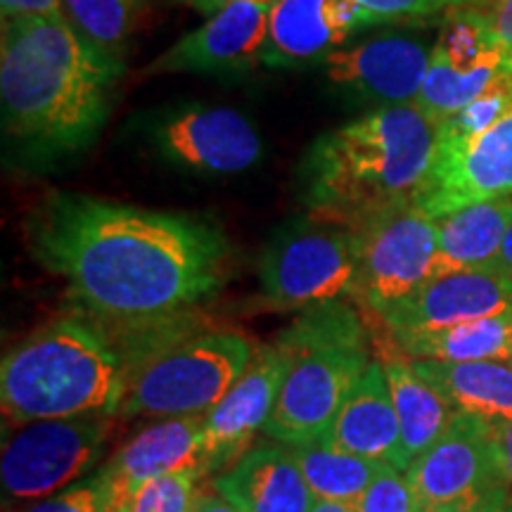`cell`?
I'll use <instances>...</instances> for the list:
<instances>
[{"instance_id":"1","label":"cell","mask_w":512,"mask_h":512,"mask_svg":"<svg viewBox=\"0 0 512 512\" xmlns=\"http://www.w3.org/2000/svg\"><path fill=\"white\" fill-rule=\"evenodd\" d=\"M27 245L98 325L171 323L226 283L228 240L202 216L55 192L31 211Z\"/></svg>"},{"instance_id":"2","label":"cell","mask_w":512,"mask_h":512,"mask_svg":"<svg viewBox=\"0 0 512 512\" xmlns=\"http://www.w3.org/2000/svg\"><path fill=\"white\" fill-rule=\"evenodd\" d=\"M124 67L102 60L64 19H3V131L29 162L53 164L88 150L110 119Z\"/></svg>"},{"instance_id":"3","label":"cell","mask_w":512,"mask_h":512,"mask_svg":"<svg viewBox=\"0 0 512 512\" xmlns=\"http://www.w3.org/2000/svg\"><path fill=\"white\" fill-rule=\"evenodd\" d=\"M437 131L415 105H396L320 136L302 164L309 211L356 230L413 207L437 157Z\"/></svg>"},{"instance_id":"4","label":"cell","mask_w":512,"mask_h":512,"mask_svg":"<svg viewBox=\"0 0 512 512\" xmlns=\"http://www.w3.org/2000/svg\"><path fill=\"white\" fill-rule=\"evenodd\" d=\"M128 363L98 323L60 318L15 344L0 363L5 425L117 415Z\"/></svg>"},{"instance_id":"5","label":"cell","mask_w":512,"mask_h":512,"mask_svg":"<svg viewBox=\"0 0 512 512\" xmlns=\"http://www.w3.org/2000/svg\"><path fill=\"white\" fill-rule=\"evenodd\" d=\"M275 347L287 356V370L264 434L285 446L316 444L375 358L366 316L347 299L311 306L280 332Z\"/></svg>"},{"instance_id":"6","label":"cell","mask_w":512,"mask_h":512,"mask_svg":"<svg viewBox=\"0 0 512 512\" xmlns=\"http://www.w3.org/2000/svg\"><path fill=\"white\" fill-rule=\"evenodd\" d=\"M254 349L233 330L178 332L128 373L126 418H202L240 380Z\"/></svg>"},{"instance_id":"7","label":"cell","mask_w":512,"mask_h":512,"mask_svg":"<svg viewBox=\"0 0 512 512\" xmlns=\"http://www.w3.org/2000/svg\"><path fill=\"white\" fill-rule=\"evenodd\" d=\"M356 268V230L306 211L275 230L261 254V302L273 311H306L349 299Z\"/></svg>"},{"instance_id":"8","label":"cell","mask_w":512,"mask_h":512,"mask_svg":"<svg viewBox=\"0 0 512 512\" xmlns=\"http://www.w3.org/2000/svg\"><path fill=\"white\" fill-rule=\"evenodd\" d=\"M112 427L114 415L3 427L0 484L5 498L41 501L76 484L98 465Z\"/></svg>"},{"instance_id":"9","label":"cell","mask_w":512,"mask_h":512,"mask_svg":"<svg viewBox=\"0 0 512 512\" xmlns=\"http://www.w3.org/2000/svg\"><path fill=\"white\" fill-rule=\"evenodd\" d=\"M358 268L351 302L382 316L439 273L437 219L418 207L392 209L356 228Z\"/></svg>"},{"instance_id":"10","label":"cell","mask_w":512,"mask_h":512,"mask_svg":"<svg viewBox=\"0 0 512 512\" xmlns=\"http://www.w3.org/2000/svg\"><path fill=\"white\" fill-rule=\"evenodd\" d=\"M162 162L197 176H233L252 169L264 140L245 114L221 105H181L145 128Z\"/></svg>"},{"instance_id":"11","label":"cell","mask_w":512,"mask_h":512,"mask_svg":"<svg viewBox=\"0 0 512 512\" xmlns=\"http://www.w3.org/2000/svg\"><path fill=\"white\" fill-rule=\"evenodd\" d=\"M403 475L411 484L418 510L508 484L498 451L496 422L458 413L446 432L415 458Z\"/></svg>"},{"instance_id":"12","label":"cell","mask_w":512,"mask_h":512,"mask_svg":"<svg viewBox=\"0 0 512 512\" xmlns=\"http://www.w3.org/2000/svg\"><path fill=\"white\" fill-rule=\"evenodd\" d=\"M498 197H512V107L479 138L437 152L413 207L441 219L467 204Z\"/></svg>"},{"instance_id":"13","label":"cell","mask_w":512,"mask_h":512,"mask_svg":"<svg viewBox=\"0 0 512 512\" xmlns=\"http://www.w3.org/2000/svg\"><path fill=\"white\" fill-rule=\"evenodd\" d=\"M432 46L408 34H382L325 57L323 74L339 91L377 107L415 105Z\"/></svg>"},{"instance_id":"14","label":"cell","mask_w":512,"mask_h":512,"mask_svg":"<svg viewBox=\"0 0 512 512\" xmlns=\"http://www.w3.org/2000/svg\"><path fill=\"white\" fill-rule=\"evenodd\" d=\"M512 309V275L501 266L434 275L418 292L375 320L392 335L432 332Z\"/></svg>"},{"instance_id":"15","label":"cell","mask_w":512,"mask_h":512,"mask_svg":"<svg viewBox=\"0 0 512 512\" xmlns=\"http://www.w3.org/2000/svg\"><path fill=\"white\" fill-rule=\"evenodd\" d=\"M271 8L230 0L202 27L178 38L147 67V74H240L264 64Z\"/></svg>"},{"instance_id":"16","label":"cell","mask_w":512,"mask_h":512,"mask_svg":"<svg viewBox=\"0 0 512 512\" xmlns=\"http://www.w3.org/2000/svg\"><path fill=\"white\" fill-rule=\"evenodd\" d=\"M285 370L287 356L275 344L254 349L240 380L209 413L202 415L209 475L228 470L252 448L256 432L264 430L271 418Z\"/></svg>"},{"instance_id":"17","label":"cell","mask_w":512,"mask_h":512,"mask_svg":"<svg viewBox=\"0 0 512 512\" xmlns=\"http://www.w3.org/2000/svg\"><path fill=\"white\" fill-rule=\"evenodd\" d=\"M373 19L354 0H278L268 15L264 64L273 69H302L323 64L347 46L356 29Z\"/></svg>"},{"instance_id":"18","label":"cell","mask_w":512,"mask_h":512,"mask_svg":"<svg viewBox=\"0 0 512 512\" xmlns=\"http://www.w3.org/2000/svg\"><path fill=\"white\" fill-rule=\"evenodd\" d=\"M117 494L131 496L147 479L171 472L209 475L202 418H164L133 434L105 463Z\"/></svg>"},{"instance_id":"19","label":"cell","mask_w":512,"mask_h":512,"mask_svg":"<svg viewBox=\"0 0 512 512\" xmlns=\"http://www.w3.org/2000/svg\"><path fill=\"white\" fill-rule=\"evenodd\" d=\"M214 491L238 512H309L313 498L285 444L249 448L214 479Z\"/></svg>"},{"instance_id":"20","label":"cell","mask_w":512,"mask_h":512,"mask_svg":"<svg viewBox=\"0 0 512 512\" xmlns=\"http://www.w3.org/2000/svg\"><path fill=\"white\" fill-rule=\"evenodd\" d=\"M320 441H328L354 456L392 463L401 470L399 418L380 358L375 356L368 363L339 408L330 432Z\"/></svg>"},{"instance_id":"21","label":"cell","mask_w":512,"mask_h":512,"mask_svg":"<svg viewBox=\"0 0 512 512\" xmlns=\"http://www.w3.org/2000/svg\"><path fill=\"white\" fill-rule=\"evenodd\" d=\"M377 358L387 373L389 389L401 430V470L406 472L415 458L437 441L458 411L422 377L396 344L384 335Z\"/></svg>"},{"instance_id":"22","label":"cell","mask_w":512,"mask_h":512,"mask_svg":"<svg viewBox=\"0 0 512 512\" xmlns=\"http://www.w3.org/2000/svg\"><path fill=\"white\" fill-rule=\"evenodd\" d=\"M418 373L458 413L489 422L512 420V361H415Z\"/></svg>"},{"instance_id":"23","label":"cell","mask_w":512,"mask_h":512,"mask_svg":"<svg viewBox=\"0 0 512 512\" xmlns=\"http://www.w3.org/2000/svg\"><path fill=\"white\" fill-rule=\"evenodd\" d=\"M510 223L512 197L467 204L441 216L437 219L439 273L496 266Z\"/></svg>"},{"instance_id":"24","label":"cell","mask_w":512,"mask_h":512,"mask_svg":"<svg viewBox=\"0 0 512 512\" xmlns=\"http://www.w3.org/2000/svg\"><path fill=\"white\" fill-rule=\"evenodd\" d=\"M384 335L415 361H512V309L444 330Z\"/></svg>"},{"instance_id":"25","label":"cell","mask_w":512,"mask_h":512,"mask_svg":"<svg viewBox=\"0 0 512 512\" xmlns=\"http://www.w3.org/2000/svg\"><path fill=\"white\" fill-rule=\"evenodd\" d=\"M297 460L299 470L309 484L316 501H337V503H358L373 479L380 475L384 465L380 460H370L342 448L316 441L306 446H287Z\"/></svg>"},{"instance_id":"26","label":"cell","mask_w":512,"mask_h":512,"mask_svg":"<svg viewBox=\"0 0 512 512\" xmlns=\"http://www.w3.org/2000/svg\"><path fill=\"white\" fill-rule=\"evenodd\" d=\"M69 29L102 60L124 67L138 0H60Z\"/></svg>"},{"instance_id":"27","label":"cell","mask_w":512,"mask_h":512,"mask_svg":"<svg viewBox=\"0 0 512 512\" xmlns=\"http://www.w3.org/2000/svg\"><path fill=\"white\" fill-rule=\"evenodd\" d=\"M512 107V74L503 76L491 83L486 91L463 107V110L441 121L437 126V152L453 150V147L467 145L470 140L482 136L496 124Z\"/></svg>"},{"instance_id":"28","label":"cell","mask_w":512,"mask_h":512,"mask_svg":"<svg viewBox=\"0 0 512 512\" xmlns=\"http://www.w3.org/2000/svg\"><path fill=\"white\" fill-rule=\"evenodd\" d=\"M197 472H171L147 479L128 496L131 512H192L197 501Z\"/></svg>"},{"instance_id":"29","label":"cell","mask_w":512,"mask_h":512,"mask_svg":"<svg viewBox=\"0 0 512 512\" xmlns=\"http://www.w3.org/2000/svg\"><path fill=\"white\" fill-rule=\"evenodd\" d=\"M114 501V484L105 467L83 477L79 482L36 501L27 512H110Z\"/></svg>"},{"instance_id":"30","label":"cell","mask_w":512,"mask_h":512,"mask_svg":"<svg viewBox=\"0 0 512 512\" xmlns=\"http://www.w3.org/2000/svg\"><path fill=\"white\" fill-rule=\"evenodd\" d=\"M358 512H418L411 484L399 467L384 465L366 494L356 503Z\"/></svg>"},{"instance_id":"31","label":"cell","mask_w":512,"mask_h":512,"mask_svg":"<svg viewBox=\"0 0 512 512\" xmlns=\"http://www.w3.org/2000/svg\"><path fill=\"white\" fill-rule=\"evenodd\" d=\"M368 12L373 24L396 22V19H420L448 12L460 5H475L479 0H354Z\"/></svg>"},{"instance_id":"32","label":"cell","mask_w":512,"mask_h":512,"mask_svg":"<svg viewBox=\"0 0 512 512\" xmlns=\"http://www.w3.org/2000/svg\"><path fill=\"white\" fill-rule=\"evenodd\" d=\"M472 8L484 19L505 72L512 74V0H479Z\"/></svg>"},{"instance_id":"33","label":"cell","mask_w":512,"mask_h":512,"mask_svg":"<svg viewBox=\"0 0 512 512\" xmlns=\"http://www.w3.org/2000/svg\"><path fill=\"white\" fill-rule=\"evenodd\" d=\"M510 501V486L501 484L494 489L479 491V494L456 498V501H446L430 505V508H420L418 512H505V505Z\"/></svg>"},{"instance_id":"34","label":"cell","mask_w":512,"mask_h":512,"mask_svg":"<svg viewBox=\"0 0 512 512\" xmlns=\"http://www.w3.org/2000/svg\"><path fill=\"white\" fill-rule=\"evenodd\" d=\"M0 10H3V19H17V17L64 19L60 0H0Z\"/></svg>"},{"instance_id":"35","label":"cell","mask_w":512,"mask_h":512,"mask_svg":"<svg viewBox=\"0 0 512 512\" xmlns=\"http://www.w3.org/2000/svg\"><path fill=\"white\" fill-rule=\"evenodd\" d=\"M496 439H498V451H501L505 482H508L512 489V420L496 422Z\"/></svg>"},{"instance_id":"36","label":"cell","mask_w":512,"mask_h":512,"mask_svg":"<svg viewBox=\"0 0 512 512\" xmlns=\"http://www.w3.org/2000/svg\"><path fill=\"white\" fill-rule=\"evenodd\" d=\"M192 512H238L230 505L226 498L219 496L214 491V494H209V491H202V494H197V501L192 505Z\"/></svg>"},{"instance_id":"37","label":"cell","mask_w":512,"mask_h":512,"mask_svg":"<svg viewBox=\"0 0 512 512\" xmlns=\"http://www.w3.org/2000/svg\"><path fill=\"white\" fill-rule=\"evenodd\" d=\"M309 512H358L356 503H337V501H313Z\"/></svg>"},{"instance_id":"38","label":"cell","mask_w":512,"mask_h":512,"mask_svg":"<svg viewBox=\"0 0 512 512\" xmlns=\"http://www.w3.org/2000/svg\"><path fill=\"white\" fill-rule=\"evenodd\" d=\"M496 266H501L503 271H508L512 275V223H510L508 233H505V240H503L501 254H498Z\"/></svg>"},{"instance_id":"39","label":"cell","mask_w":512,"mask_h":512,"mask_svg":"<svg viewBox=\"0 0 512 512\" xmlns=\"http://www.w3.org/2000/svg\"><path fill=\"white\" fill-rule=\"evenodd\" d=\"M181 3L192 5V8L204 12V15H214V12L221 10L228 0H181Z\"/></svg>"},{"instance_id":"40","label":"cell","mask_w":512,"mask_h":512,"mask_svg":"<svg viewBox=\"0 0 512 512\" xmlns=\"http://www.w3.org/2000/svg\"><path fill=\"white\" fill-rule=\"evenodd\" d=\"M110 512H131V505H128V496L117 494V491H114V501L110 505Z\"/></svg>"},{"instance_id":"41","label":"cell","mask_w":512,"mask_h":512,"mask_svg":"<svg viewBox=\"0 0 512 512\" xmlns=\"http://www.w3.org/2000/svg\"><path fill=\"white\" fill-rule=\"evenodd\" d=\"M228 3H230V0H228ZM252 3H261V5H268V8H271V5L278 3V0H252Z\"/></svg>"},{"instance_id":"42","label":"cell","mask_w":512,"mask_h":512,"mask_svg":"<svg viewBox=\"0 0 512 512\" xmlns=\"http://www.w3.org/2000/svg\"><path fill=\"white\" fill-rule=\"evenodd\" d=\"M505 512H512V494H510V501H508V505H505Z\"/></svg>"},{"instance_id":"43","label":"cell","mask_w":512,"mask_h":512,"mask_svg":"<svg viewBox=\"0 0 512 512\" xmlns=\"http://www.w3.org/2000/svg\"><path fill=\"white\" fill-rule=\"evenodd\" d=\"M3 512H12V510H8V508H3Z\"/></svg>"}]
</instances>
